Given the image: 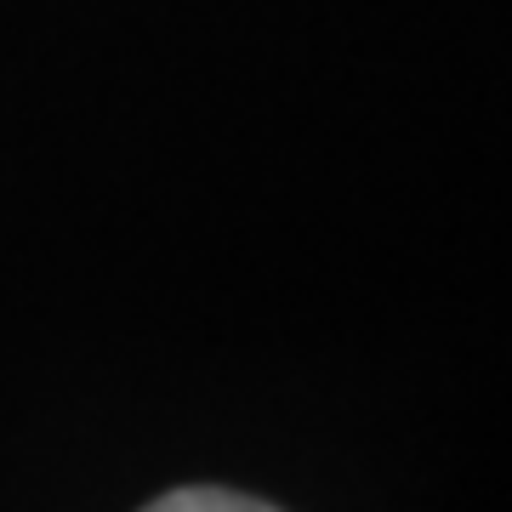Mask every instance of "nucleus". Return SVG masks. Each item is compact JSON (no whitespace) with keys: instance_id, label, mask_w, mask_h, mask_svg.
I'll return each instance as SVG.
<instances>
[{"instance_id":"1","label":"nucleus","mask_w":512,"mask_h":512,"mask_svg":"<svg viewBox=\"0 0 512 512\" xmlns=\"http://www.w3.org/2000/svg\"><path fill=\"white\" fill-rule=\"evenodd\" d=\"M143 512H279L274 501H256L245 490H222V484H188V490H165Z\"/></svg>"}]
</instances>
